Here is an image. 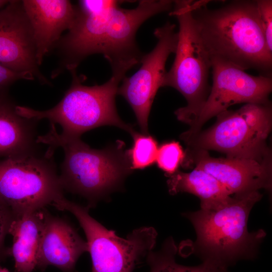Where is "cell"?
<instances>
[{"mask_svg": "<svg viewBox=\"0 0 272 272\" xmlns=\"http://www.w3.org/2000/svg\"><path fill=\"white\" fill-rule=\"evenodd\" d=\"M173 4L170 0H142L133 9L118 5L94 12L82 11L78 7L73 25L54 47L59 61L52 77L65 70H77L84 59L94 54H102L111 68L140 63L143 54L135 40L138 29L151 17L171 10Z\"/></svg>", "mask_w": 272, "mask_h": 272, "instance_id": "1", "label": "cell"}, {"mask_svg": "<svg viewBox=\"0 0 272 272\" xmlns=\"http://www.w3.org/2000/svg\"><path fill=\"white\" fill-rule=\"evenodd\" d=\"M210 2L193 1L191 13L211 59L271 77L272 52L265 40L256 1H232L217 9L208 8Z\"/></svg>", "mask_w": 272, "mask_h": 272, "instance_id": "2", "label": "cell"}, {"mask_svg": "<svg viewBox=\"0 0 272 272\" xmlns=\"http://www.w3.org/2000/svg\"><path fill=\"white\" fill-rule=\"evenodd\" d=\"M37 142L48 145L46 153L49 156L57 148L63 149L64 158L59 175L62 188L86 198L90 208L119 188L132 171L125 144L121 141L103 149H94L80 138L58 133L51 124L48 132L38 135Z\"/></svg>", "mask_w": 272, "mask_h": 272, "instance_id": "3", "label": "cell"}, {"mask_svg": "<svg viewBox=\"0 0 272 272\" xmlns=\"http://www.w3.org/2000/svg\"><path fill=\"white\" fill-rule=\"evenodd\" d=\"M131 68L128 65L111 68L108 81L93 86L82 84L84 77L77 75V70H72L71 86L56 105L43 111L17 105V112L26 118L57 123L62 128L60 133L69 137L80 138L83 133L103 125L115 126L131 134L135 131L133 126L121 120L115 105L119 85Z\"/></svg>", "mask_w": 272, "mask_h": 272, "instance_id": "4", "label": "cell"}, {"mask_svg": "<svg viewBox=\"0 0 272 272\" xmlns=\"http://www.w3.org/2000/svg\"><path fill=\"white\" fill-rule=\"evenodd\" d=\"M259 191L232 197L214 207L185 213L196 233V251L203 260H211L227 267L239 259L254 257L263 230L249 233L247 221Z\"/></svg>", "mask_w": 272, "mask_h": 272, "instance_id": "5", "label": "cell"}, {"mask_svg": "<svg viewBox=\"0 0 272 272\" xmlns=\"http://www.w3.org/2000/svg\"><path fill=\"white\" fill-rule=\"evenodd\" d=\"M193 1H174L169 13L179 24L173 63L163 79V87H171L185 98L187 105L175 111L177 118L191 125L209 94L211 59L198 35L192 16Z\"/></svg>", "mask_w": 272, "mask_h": 272, "instance_id": "6", "label": "cell"}, {"mask_svg": "<svg viewBox=\"0 0 272 272\" xmlns=\"http://www.w3.org/2000/svg\"><path fill=\"white\" fill-rule=\"evenodd\" d=\"M215 124L183 141L193 150H214L227 157L270 159L266 140L272 125L271 104H245L216 116Z\"/></svg>", "mask_w": 272, "mask_h": 272, "instance_id": "7", "label": "cell"}, {"mask_svg": "<svg viewBox=\"0 0 272 272\" xmlns=\"http://www.w3.org/2000/svg\"><path fill=\"white\" fill-rule=\"evenodd\" d=\"M63 191L53 156L39 152L0 159V197L15 218L52 205Z\"/></svg>", "mask_w": 272, "mask_h": 272, "instance_id": "8", "label": "cell"}, {"mask_svg": "<svg viewBox=\"0 0 272 272\" xmlns=\"http://www.w3.org/2000/svg\"><path fill=\"white\" fill-rule=\"evenodd\" d=\"M52 206L59 211L70 212L78 220L87 240L92 272H132L155 246L157 233L153 227L135 229L124 239L93 218L88 206L71 201L64 196Z\"/></svg>", "mask_w": 272, "mask_h": 272, "instance_id": "9", "label": "cell"}, {"mask_svg": "<svg viewBox=\"0 0 272 272\" xmlns=\"http://www.w3.org/2000/svg\"><path fill=\"white\" fill-rule=\"evenodd\" d=\"M212 86L208 98L190 128L180 135L182 140L192 137L209 119L240 103H270L271 77L253 76L226 61L211 59Z\"/></svg>", "mask_w": 272, "mask_h": 272, "instance_id": "10", "label": "cell"}, {"mask_svg": "<svg viewBox=\"0 0 272 272\" xmlns=\"http://www.w3.org/2000/svg\"><path fill=\"white\" fill-rule=\"evenodd\" d=\"M175 28V24L167 22L155 29V47L142 56L139 70L129 77L125 76L117 90V94L123 96L132 109L144 134H149V116L157 92L163 87L167 60L176 50L178 33Z\"/></svg>", "mask_w": 272, "mask_h": 272, "instance_id": "11", "label": "cell"}, {"mask_svg": "<svg viewBox=\"0 0 272 272\" xmlns=\"http://www.w3.org/2000/svg\"><path fill=\"white\" fill-rule=\"evenodd\" d=\"M0 65L31 73L42 84L50 85L39 68L33 33L22 1H10L0 10Z\"/></svg>", "mask_w": 272, "mask_h": 272, "instance_id": "12", "label": "cell"}, {"mask_svg": "<svg viewBox=\"0 0 272 272\" xmlns=\"http://www.w3.org/2000/svg\"><path fill=\"white\" fill-rule=\"evenodd\" d=\"M183 166L193 162L195 168L208 172L219 181L231 193L236 196L269 190L271 185L270 159L258 161L249 159L227 157L214 158L208 151L190 150Z\"/></svg>", "mask_w": 272, "mask_h": 272, "instance_id": "13", "label": "cell"}, {"mask_svg": "<svg viewBox=\"0 0 272 272\" xmlns=\"http://www.w3.org/2000/svg\"><path fill=\"white\" fill-rule=\"evenodd\" d=\"M22 3L33 31L40 66L62 33L73 25L78 8L67 0H23Z\"/></svg>", "mask_w": 272, "mask_h": 272, "instance_id": "14", "label": "cell"}, {"mask_svg": "<svg viewBox=\"0 0 272 272\" xmlns=\"http://www.w3.org/2000/svg\"><path fill=\"white\" fill-rule=\"evenodd\" d=\"M88 251L84 241L70 223L47 211L37 253L36 268L49 265L62 272H74L80 256Z\"/></svg>", "mask_w": 272, "mask_h": 272, "instance_id": "15", "label": "cell"}, {"mask_svg": "<svg viewBox=\"0 0 272 272\" xmlns=\"http://www.w3.org/2000/svg\"><path fill=\"white\" fill-rule=\"evenodd\" d=\"M8 90L0 91V159L39 153L38 120L20 115Z\"/></svg>", "mask_w": 272, "mask_h": 272, "instance_id": "16", "label": "cell"}, {"mask_svg": "<svg viewBox=\"0 0 272 272\" xmlns=\"http://www.w3.org/2000/svg\"><path fill=\"white\" fill-rule=\"evenodd\" d=\"M46 211L43 208L14 218L9 234L13 237L10 255L14 258L16 272H33L36 267Z\"/></svg>", "mask_w": 272, "mask_h": 272, "instance_id": "17", "label": "cell"}, {"mask_svg": "<svg viewBox=\"0 0 272 272\" xmlns=\"http://www.w3.org/2000/svg\"><path fill=\"white\" fill-rule=\"evenodd\" d=\"M167 185L171 194L187 192L199 197L201 209L218 205L228 199L231 195L215 177L196 168L189 173L177 171L169 176Z\"/></svg>", "mask_w": 272, "mask_h": 272, "instance_id": "18", "label": "cell"}, {"mask_svg": "<svg viewBox=\"0 0 272 272\" xmlns=\"http://www.w3.org/2000/svg\"><path fill=\"white\" fill-rule=\"evenodd\" d=\"M177 248L172 238L166 239L160 250L150 252L147 261L150 272H228L227 267L211 260H203L196 266H186L175 261Z\"/></svg>", "mask_w": 272, "mask_h": 272, "instance_id": "19", "label": "cell"}, {"mask_svg": "<svg viewBox=\"0 0 272 272\" xmlns=\"http://www.w3.org/2000/svg\"><path fill=\"white\" fill-rule=\"evenodd\" d=\"M131 135L133 144L127 154L131 169H144L153 165L159 148L157 140L149 134L135 131Z\"/></svg>", "mask_w": 272, "mask_h": 272, "instance_id": "20", "label": "cell"}, {"mask_svg": "<svg viewBox=\"0 0 272 272\" xmlns=\"http://www.w3.org/2000/svg\"><path fill=\"white\" fill-rule=\"evenodd\" d=\"M185 156L179 143L172 141L164 143L158 148L156 162L158 167L169 176L178 171Z\"/></svg>", "mask_w": 272, "mask_h": 272, "instance_id": "21", "label": "cell"}, {"mask_svg": "<svg viewBox=\"0 0 272 272\" xmlns=\"http://www.w3.org/2000/svg\"><path fill=\"white\" fill-rule=\"evenodd\" d=\"M14 216L9 207L0 197V265L10 255V247L5 244V239Z\"/></svg>", "mask_w": 272, "mask_h": 272, "instance_id": "22", "label": "cell"}, {"mask_svg": "<svg viewBox=\"0 0 272 272\" xmlns=\"http://www.w3.org/2000/svg\"><path fill=\"white\" fill-rule=\"evenodd\" d=\"M256 1L265 40L269 50L272 52V1Z\"/></svg>", "mask_w": 272, "mask_h": 272, "instance_id": "23", "label": "cell"}, {"mask_svg": "<svg viewBox=\"0 0 272 272\" xmlns=\"http://www.w3.org/2000/svg\"><path fill=\"white\" fill-rule=\"evenodd\" d=\"M20 80H34L35 78L31 73L15 72L0 65V91L9 90L13 84Z\"/></svg>", "mask_w": 272, "mask_h": 272, "instance_id": "24", "label": "cell"}, {"mask_svg": "<svg viewBox=\"0 0 272 272\" xmlns=\"http://www.w3.org/2000/svg\"><path fill=\"white\" fill-rule=\"evenodd\" d=\"M10 1L0 0V10L7 5Z\"/></svg>", "mask_w": 272, "mask_h": 272, "instance_id": "25", "label": "cell"}, {"mask_svg": "<svg viewBox=\"0 0 272 272\" xmlns=\"http://www.w3.org/2000/svg\"><path fill=\"white\" fill-rule=\"evenodd\" d=\"M0 272H10L7 268L3 267L0 265Z\"/></svg>", "mask_w": 272, "mask_h": 272, "instance_id": "26", "label": "cell"}]
</instances>
